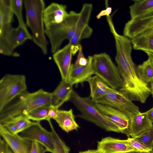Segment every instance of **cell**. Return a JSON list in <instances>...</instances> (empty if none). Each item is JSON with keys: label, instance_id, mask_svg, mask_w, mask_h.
I'll use <instances>...</instances> for the list:
<instances>
[{"label": "cell", "instance_id": "obj_1", "mask_svg": "<svg viewBox=\"0 0 153 153\" xmlns=\"http://www.w3.org/2000/svg\"><path fill=\"white\" fill-rule=\"evenodd\" d=\"M51 105V93L40 89L26 91L17 96L0 111V123L20 115H26L41 106Z\"/></svg>", "mask_w": 153, "mask_h": 153}, {"label": "cell", "instance_id": "obj_2", "mask_svg": "<svg viewBox=\"0 0 153 153\" xmlns=\"http://www.w3.org/2000/svg\"><path fill=\"white\" fill-rule=\"evenodd\" d=\"M26 12V25L31 31L32 40L44 55L48 53V42L45 37L43 13L45 3L43 0L23 1Z\"/></svg>", "mask_w": 153, "mask_h": 153}, {"label": "cell", "instance_id": "obj_3", "mask_svg": "<svg viewBox=\"0 0 153 153\" xmlns=\"http://www.w3.org/2000/svg\"><path fill=\"white\" fill-rule=\"evenodd\" d=\"M68 101L81 113L75 117L92 122L105 131L120 133L115 125L102 115L90 97H82L73 90Z\"/></svg>", "mask_w": 153, "mask_h": 153}, {"label": "cell", "instance_id": "obj_4", "mask_svg": "<svg viewBox=\"0 0 153 153\" xmlns=\"http://www.w3.org/2000/svg\"><path fill=\"white\" fill-rule=\"evenodd\" d=\"M79 13L70 11L62 22L45 27V33L51 45V52L53 54L60 49L65 40L70 41L73 37L76 30Z\"/></svg>", "mask_w": 153, "mask_h": 153}, {"label": "cell", "instance_id": "obj_5", "mask_svg": "<svg viewBox=\"0 0 153 153\" xmlns=\"http://www.w3.org/2000/svg\"><path fill=\"white\" fill-rule=\"evenodd\" d=\"M92 57L93 74L113 89L117 90L122 87L123 81L118 67L108 54L102 53L95 54Z\"/></svg>", "mask_w": 153, "mask_h": 153}, {"label": "cell", "instance_id": "obj_6", "mask_svg": "<svg viewBox=\"0 0 153 153\" xmlns=\"http://www.w3.org/2000/svg\"><path fill=\"white\" fill-rule=\"evenodd\" d=\"M32 39V35L27 27L18 26L14 28L11 24L0 27V53L10 56L14 50L28 40Z\"/></svg>", "mask_w": 153, "mask_h": 153}, {"label": "cell", "instance_id": "obj_7", "mask_svg": "<svg viewBox=\"0 0 153 153\" xmlns=\"http://www.w3.org/2000/svg\"><path fill=\"white\" fill-rule=\"evenodd\" d=\"M27 91L25 76L7 74L0 80V111L13 100Z\"/></svg>", "mask_w": 153, "mask_h": 153}, {"label": "cell", "instance_id": "obj_8", "mask_svg": "<svg viewBox=\"0 0 153 153\" xmlns=\"http://www.w3.org/2000/svg\"><path fill=\"white\" fill-rule=\"evenodd\" d=\"M92 100L95 103L107 105L117 109L128 115L130 119L140 112L139 108L127 96L110 87L104 96Z\"/></svg>", "mask_w": 153, "mask_h": 153}, {"label": "cell", "instance_id": "obj_9", "mask_svg": "<svg viewBox=\"0 0 153 153\" xmlns=\"http://www.w3.org/2000/svg\"><path fill=\"white\" fill-rule=\"evenodd\" d=\"M92 8L91 4L85 3L79 13L74 34L69 42L72 48H78L80 41L89 38L92 34L93 30L89 26L88 23Z\"/></svg>", "mask_w": 153, "mask_h": 153}, {"label": "cell", "instance_id": "obj_10", "mask_svg": "<svg viewBox=\"0 0 153 153\" xmlns=\"http://www.w3.org/2000/svg\"><path fill=\"white\" fill-rule=\"evenodd\" d=\"M22 138L32 142L42 145L47 152L54 153V147L51 132L44 128L40 122H34L29 127L20 133Z\"/></svg>", "mask_w": 153, "mask_h": 153}, {"label": "cell", "instance_id": "obj_11", "mask_svg": "<svg viewBox=\"0 0 153 153\" xmlns=\"http://www.w3.org/2000/svg\"><path fill=\"white\" fill-rule=\"evenodd\" d=\"M95 104L104 117L115 125L120 133L126 135L130 121L128 115L120 110L110 106L97 103Z\"/></svg>", "mask_w": 153, "mask_h": 153}, {"label": "cell", "instance_id": "obj_12", "mask_svg": "<svg viewBox=\"0 0 153 153\" xmlns=\"http://www.w3.org/2000/svg\"><path fill=\"white\" fill-rule=\"evenodd\" d=\"M153 29V13L131 19L125 25L124 36L131 39L144 32Z\"/></svg>", "mask_w": 153, "mask_h": 153}, {"label": "cell", "instance_id": "obj_13", "mask_svg": "<svg viewBox=\"0 0 153 153\" xmlns=\"http://www.w3.org/2000/svg\"><path fill=\"white\" fill-rule=\"evenodd\" d=\"M0 134L10 148V153H30L32 142L13 134L0 124Z\"/></svg>", "mask_w": 153, "mask_h": 153}, {"label": "cell", "instance_id": "obj_14", "mask_svg": "<svg viewBox=\"0 0 153 153\" xmlns=\"http://www.w3.org/2000/svg\"><path fill=\"white\" fill-rule=\"evenodd\" d=\"M96 150L99 153H119L136 150L127 140L110 137L97 142Z\"/></svg>", "mask_w": 153, "mask_h": 153}, {"label": "cell", "instance_id": "obj_15", "mask_svg": "<svg viewBox=\"0 0 153 153\" xmlns=\"http://www.w3.org/2000/svg\"><path fill=\"white\" fill-rule=\"evenodd\" d=\"M72 55L71 46L69 43L53 54V60L58 68L62 80L68 81Z\"/></svg>", "mask_w": 153, "mask_h": 153}, {"label": "cell", "instance_id": "obj_16", "mask_svg": "<svg viewBox=\"0 0 153 153\" xmlns=\"http://www.w3.org/2000/svg\"><path fill=\"white\" fill-rule=\"evenodd\" d=\"M66 8L65 5L55 2L51 3L45 7L43 13L45 27L62 22L69 13Z\"/></svg>", "mask_w": 153, "mask_h": 153}, {"label": "cell", "instance_id": "obj_17", "mask_svg": "<svg viewBox=\"0 0 153 153\" xmlns=\"http://www.w3.org/2000/svg\"><path fill=\"white\" fill-rule=\"evenodd\" d=\"M130 121L127 136L137 137L153 128V123L144 112L139 113L130 119Z\"/></svg>", "mask_w": 153, "mask_h": 153}, {"label": "cell", "instance_id": "obj_18", "mask_svg": "<svg viewBox=\"0 0 153 153\" xmlns=\"http://www.w3.org/2000/svg\"><path fill=\"white\" fill-rule=\"evenodd\" d=\"M88 62L85 66L74 68L71 64L69 73L68 81L72 84L82 83L93 74L92 56H88Z\"/></svg>", "mask_w": 153, "mask_h": 153}, {"label": "cell", "instance_id": "obj_19", "mask_svg": "<svg viewBox=\"0 0 153 153\" xmlns=\"http://www.w3.org/2000/svg\"><path fill=\"white\" fill-rule=\"evenodd\" d=\"M73 85L68 81L62 80L54 91L51 93V105L59 108L68 101L73 91Z\"/></svg>", "mask_w": 153, "mask_h": 153}, {"label": "cell", "instance_id": "obj_20", "mask_svg": "<svg viewBox=\"0 0 153 153\" xmlns=\"http://www.w3.org/2000/svg\"><path fill=\"white\" fill-rule=\"evenodd\" d=\"M75 117L72 109L68 110L58 109L54 120L63 130L68 133L74 130H77L79 128L75 120Z\"/></svg>", "mask_w": 153, "mask_h": 153}, {"label": "cell", "instance_id": "obj_21", "mask_svg": "<svg viewBox=\"0 0 153 153\" xmlns=\"http://www.w3.org/2000/svg\"><path fill=\"white\" fill-rule=\"evenodd\" d=\"M33 122L26 115H20L0 124L12 134H18L29 127Z\"/></svg>", "mask_w": 153, "mask_h": 153}, {"label": "cell", "instance_id": "obj_22", "mask_svg": "<svg viewBox=\"0 0 153 153\" xmlns=\"http://www.w3.org/2000/svg\"><path fill=\"white\" fill-rule=\"evenodd\" d=\"M131 40L134 49L153 53V29L147 30Z\"/></svg>", "mask_w": 153, "mask_h": 153}, {"label": "cell", "instance_id": "obj_23", "mask_svg": "<svg viewBox=\"0 0 153 153\" xmlns=\"http://www.w3.org/2000/svg\"><path fill=\"white\" fill-rule=\"evenodd\" d=\"M129 7L131 19L139 18L153 13V0H133Z\"/></svg>", "mask_w": 153, "mask_h": 153}, {"label": "cell", "instance_id": "obj_24", "mask_svg": "<svg viewBox=\"0 0 153 153\" xmlns=\"http://www.w3.org/2000/svg\"><path fill=\"white\" fill-rule=\"evenodd\" d=\"M89 85L90 97L92 100L103 97L108 92L110 87L97 75L91 76L86 81Z\"/></svg>", "mask_w": 153, "mask_h": 153}, {"label": "cell", "instance_id": "obj_25", "mask_svg": "<svg viewBox=\"0 0 153 153\" xmlns=\"http://www.w3.org/2000/svg\"><path fill=\"white\" fill-rule=\"evenodd\" d=\"M137 71L139 78L145 85L149 86L153 82V62L149 58L137 66Z\"/></svg>", "mask_w": 153, "mask_h": 153}, {"label": "cell", "instance_id": "obj_26", "mask_svg": "<svg viewBox=\"0 0 153 153\" xmlns=\"http://www.w3.org/2000/svg\"><path fill=\"white\" fill-rule=\"evenodd\" d=\"M13 13L10 0H0V27L11 24L13 21Z\"/></svg>", "mask_w": 153, "mask_h": 153}, {"label": "cell", "instance_id": "obj_27", "mask_svg": "<svg viewBox=\"0 0 153 153\" xmlns=\"http://www.w3.org/2000/svg\"><path fill=\"white\" fill-rule=\"evenodd\" d=\"M50 105L38 107L30 111L26 116L29 120L36 122H40L42 120H46L48 122L51 120L48 116Z\"/></svg>", "mask_w": 153, "mask_h": 153}, {"label": "cell", "instance_id": "obj_28", "mask_svg": "<svg viewBox=\"0 0 153 153\" xmlns=\"http://www.w3.org/2000/svg\"><path fill=\"white\" fill-rule=\"evenodd\" d=\"M49 123L51 129L53 146L54 153H69L70 148L67 146L64 142L58 135L52 125L51 120Z\"/></svg>", "mask_w": 153, "mask_h": 153}, {"label": "cell", "instance_id": "obj_29", "mask_svg": "<svg viewBox=\"0 0 153 153\" xmlns=\"http://www.w3.org/2000/svg\"><path fill=\"white\" fill-rule=\"evenodd\" d=\"M11 5L13 14L16 17L18 22V26L23 27H27L22 16V8L23 3L22 0H10Z\"/></svg>", "mask_w": 153, "mask_h": 153}, {"label": "cell", "instance_id": "obj_30", "mask_svg": "<svg viewBox=\"0 0 153 153\" xmlns=\"http://www.w3.org/2000/svg\"><path fill=\"white\" fill-rule=\"evenodd\" d=\"M134 138L147 147L152 149L153 147V128Z\"/></svg>", "mask_w": 153, "mask_h": 153}, {"label": "cell", "instance_id": "obj_31", "mask_svg": "<svg viewBox=\"0 0 153 153\" xmlns=\"http://www.w3.org/2000/svg\"><path fill=\"white\" fill-rule=\"evenodd\" d=\"M88 58H86L84 55L82 48L80 44L79 45L78 54L74 64H72L73 67L74 68L86 65L88 62Z\"/></svg>", "mask_w": 153, "mask_h": 153}, {"label": "cell", "instance_id": "obj_32", "mask_svg": "<svg viewBox=\"0 0 153 153\" xmlns=\"http://www.w3.org/2000/svg\"><path fill=\"white\" fill-rule=\"evenodd\" d=\"M126 140L134 148L140 151L150 152L152 150L147 147L134 138L129 137Z\"/></svg>", "mask_w": 153, "mask_h": 153}, {"label": "cell", "instance_id": "obj_33", "mask_svg": "<svg viewBox=\"0 0 153 153\" xmlns=\"http://www.w3.org/2000/svg\"><path fill=\"white\" fill-rule=\"evenodd\" d=\"M47 151L44 147L40 143L33 142L30 153H45Z\"/></svg>", "mask_w": 153, "mask_h": 153}, {"label": "cell", "instance_id": "obj_34", "mask_svg": "<svg viewBox=\"0 0 153 153\" xmlns=\"http://www.w3.org/2000/svg\"><path fill=\"white\" fill-rule=\"evenodd\" d=\"M105 9L101 10L96 16V18L99 19L104 16H109L111 13L112 9L111 7L108 6V1H105Z\"/></svg>", "mask_w": 153, "mask_h": 153}, {"label": "cell", "instance_id": "obj_35", "mask_svg": "<svg viewBox=\"0 0 153 153\" xmlns=\"http://www.w3.org/2000/svg\"><path fill=\"white\" fill-rule=\"evenodd\" d=\"M10 148L5 141L0 138V153H10Z\"/></svg>", "mask_w": 153, "mask_h": 153}, {"label": "cell", "instance_id": "obj_36", "mask_svg": "<svg viewBox=\"0 0 153 153\" xmlns=\"http://www.w3.org/2000/svg\"><path fill=\"white\" fill-rule=\"evenodd\" d=\"M58 108L56 106L51 105H50L48 114V117L50 119H55L56 117L57 111Z\"/></svg>", "mask_w": 153, "mask_h": 153}, {"label": "cell", "instance_id": "obj_37", "mask_svg": "<svg viewBox=\"0 0 153 153\" xmlns=\"http://www.w3.org/2000/svg\"><path fill=\"white\" fill-rule=\"evenodd\" d=\"M147 116L149 120L153 123V107L149 110L144 112Z\"/></svg>", "mask_w": 153, "mask_h": 153}, {"label": "cell", "instance_id": "obj_38", "mask_svg": "<svg viewBox=\"0 0 153 153\" xmlns=\"http://www.w3.org/2000/svg\"><path fill=\"white\" fill-rule=\"evenodd\" d=\"M119 153H151L150 152H141L137 150L130 151L127 152Z\"/></svg>", "mask_w": 153, "mask_h": 153}, {"label": "cell", "instance_id": "obj_39", "mask_svg": "<svg viewBox=\"0 0 153 153\" xmlns=\"http://www.w3.org/2000/svg\"><path fill=\"white\" fill-rule=\"evenodd\" d=\"M79 153H99L96 150H88L84 151L79 152Z\"/></svg>", "mask_w": 153, "mask_h": 153}, {"label": "cell", "instance_id": "obj_40", "mask_svg": "<svg viewBox=\"0 0 153 153\" xmlns=\"http://www.w3.org/2000/svg\"><path fill=\"white\" fill-rule=\"evenodd\" d=\"M147 54L148 58H149L153 62V53L148 52H145Z\"/></svg>", "mask_w": 153, "mask_h": 153}, {"label": "cell", "instance_id": "obj_41", "mask_svg": "<svg viewBox=\"0 0 153 153\" xmlns=\"http://www.w3.org/2000/svg\"><path fill=\"white\" fill-rule=\"evenodd\" d=\"M150 87L151 90V94L152 95L153 98V82L151 83L150 84Z\"/></svg>", "mask_w": 153, "mask_h": 153}, {"label": "cell", "instance_id": "obj_42", "mask_svg": "<svg viewBox=\"0 0 153 153\" xmlns=\"http://www.w3.org/2000/svg\"><path fill=\"white\" fill-rule=\"evenodd\" d=\"M150 153H153V147L152 150L150 152Z\"/></svg>", "mask_w": 153, "mask_h": 153}]
</instances>
